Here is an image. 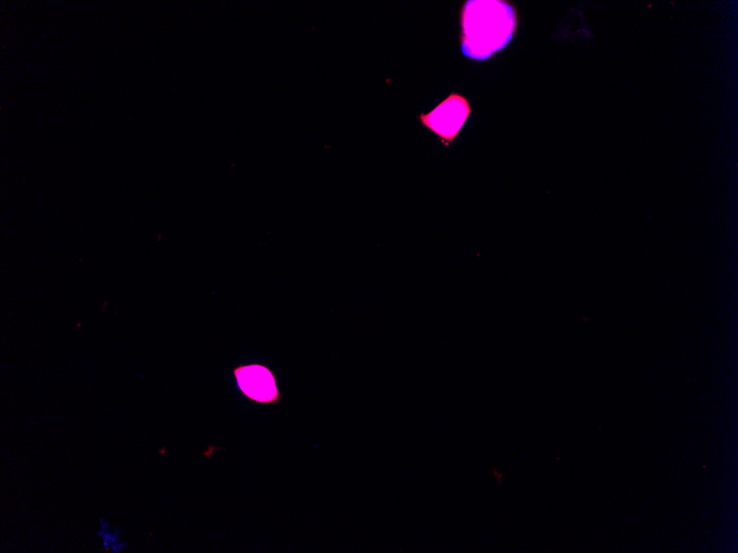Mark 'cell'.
Here are the masks:
<instances>
[{
  "label": "cell",
  "instance_id": "cell-1",
  "mask_svg": "<svg viewBox=\"0 0 738 553\" xmlns=\"http://www.w3.org/2000/svg\"><path fill=\"white\" fill-rule=\"evenodd\" d=\"M460 21L463 55L484 61L510 42L517 26V14L506 1L468 0L461 9Z\"/></svg>",
  "mask_w": 738,
  "mask_h": 553
},
{
  "label": "cell",
  "instance_id": "cell-2",
  "mask_svg": "<svg viewBox=\"0 0 738 553\" xmlns=\"http://www.w3.org/2000/svg\"><path fill=\"white\" fill-rule=\"evenodd\" d=\"M471 113L468 99L462 94L451 93L429 113H421L418 119L447 147L458 136Z\"/></svg>",
  "mask_w": 738,
  "mask_h": 553
},
{
  "label": "cell",
  "instance_id": "cell-3",
  "mask_svg": "<svg viewBox=\"0 0 738 553\" xmlns=\"http://www.w3.org/2000/svg\"><path fill=\"white\" fill-rule=\"evenodd\" d=\"M233 376L240 393L260 405H274L282 401V393L273 371L265 364L252 362L239 364Z\"/></svg>",
  "mask_w": 738,
  "mask_h": 553
}]
</instances>
